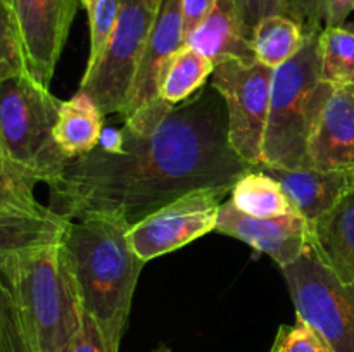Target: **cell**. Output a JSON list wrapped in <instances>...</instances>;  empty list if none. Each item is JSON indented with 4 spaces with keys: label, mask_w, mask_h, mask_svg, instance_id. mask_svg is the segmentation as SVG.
<instances>
[{
    "label": "cell",
    "mask_w": 354,
    "mask_h": 352,
    "mask_svg": "<svg viewBox=\"0 0 354 352\" xmlns=\"http://www.w3.org/2000/svg\"><path fill=\"white\" fill-rule=\"evenodd\" d=\"M121 130V154L95 147L48 183L54 213L69 221L116 214L131 226L192 190L234 186L254 168L232 148L227 107L213 85L173 107L152 133Z\"/></svg>",
    "instance_id": "6da1fadb"
},
{
    "label": "cell",
    "mask_w": 354,
    "mask_h": 352,
    "mask_svg": "<svg viewBox=\"0 0 354 352\" xmlns=\"http://www.w3.org/2000/svg\"><path fill=\"white\" fill-rule=\"evenodd\" d=\"M128 230L116 214H88L71 221L62 238L83 313L97 324L107 352H120L145 264L131 248Z\"/></svg>",
    "instance_id": "7a4b0ae2"
},
{
    "label": "cell",
    "mask_w": 354,
    "mask_h": 352,
    "mask_svg": "<svg viewBox=\"0 0 354 352\" xmlns=\"http://www.w3.org/2000/svg\"><path fill=\"white\" fill-rule=\"evenodd\" d=\"M12 285L38 352H73L83 326V306L62 242L0 261Z\"/></svg>",
    "instance_id": "3957f363"
},
{
    "label": "cell",
    "mask_w": 354,
    "mask_h": 352,
    "mask_svg": "<svg viewBox=\"0 0 354 352\" xmlns=\"http://www.w3.org/2000/svg\"><path fill=\"white\" fill-rule=\"evenodd\" d=\"M301 50L273 71L261 164L306 169L308 145L335 86L320 76L318 28H306Z\"/></svg>",
    "instance_id": "277c9868"
},
{
    "label": "cell",
    "mask_w": 354,
    "mask_h": 352,
    "mask_svg": "<svg viewBox=\"0 0 354 352\" xmlns=\"http://www.w3.org/2000/svg\"><path fill=\"white\" fill-rule=\"evenodd\" d=\"M61 104L28 72L0 85V145L47 185L71 161L54 140Z\"/></svg>",
    "instance_id": "5b68a950"
},
{
    "label": "cell",
    "mask_w": 354,
    "mask_h": 352,
    "mask_svg": "<svg viewBox=\"0 0 354 352\" xmlns=\"http://www.w3.org/2000/svg\"><path fill=\"white\" fill-rule=\"evenodd\" d=\"M296 320L317 328L335 352H354V282L339 278L310 245L292 264L280 268Z\"/></svg>",
    "instance_id": "8992f818"
},
{
    "label": "cell",
    "mask_w": 354,
    "mask_h": 352,
    "mask_svg": "<svg viewBox=\"0 0 354 352\" xmlns=\"http://www.w3.org/2000/svg\"><path fill=\"white\" fill-rule=\"evenodd\" d=\"M159 6L152 0H121L116 24L95 62L86 66L80 90L104 114H120L130 93Z\"/></svg>",
    "instance_id": "52a82bcc"
},
{
    "label": "cell",
    "mask_w": 354,
    "mask_h": 352,
    "mask_svg": "<svg viewBox=\"0 0 354 352\" xmlns=\"http://www.w3.org/2000/svg\"><path fill=\"white\" fill-rule=\"evenodd\" d=\"M273 69L256 59H223L214 64L211 85L227 107L232 148L252 166L261 164Z\"/></svg>",
    "instance_id": "ba28073f"
},
{
    "label": "cell",
    "mask_w": 354,
    "mask_h": 352,
    "mask_svg": "<svg viewBox=\"0 0 354 352\" xmlns=\"http://www.w3.org/2000/svg\"><path fill=\"white\" fill-rule=\"evenodd\" d=\"M232 186L199 188L171 200L128 230V242L144 262L185 247L216 228Z\"/></svg>",
    "instance_id": "9c48e42d"
},
{
    "label": "cell",
    "mask_w": 354,
    "mask_h": 352,
    "mask_svg": "<svg viewBox=\"0 0 354 352\" xmlns=\"http://www.w3.org/2000/svg\"><path fill=\"white\" fill-rule=\"evenodd\" d=\"M78 3L80 0H10L28 72L47 88L68 41Z\"/></svg>",
    "instance_id": "30bf717a"
},
{
    "label": "cell",
    "mask_w": 354,
    "mask_h": 352,
    "mask_svg": "<svg viewBox=\"0 0 354 352\" xmlns=\"http://www.w3.org/2000/svg\"><path fill=\"white\" fill-rule=\"evenodd\" d=\"M216 233L237 238L254 251L270 255L277 264H292L311 245V228L299 214L252 217L225 200L218 214Z\"/></svg>",
    "instance_id": "8fae6325"
},
{
    "label": "cell",
    "mask_w": 354,
    "mask_h": 352,
    "mask_svg": "<svg viewBox=\"0 0 354 352\" xmlns=\"http://www.w3.org/2000/svg\"><path fill=\"white\" fill-rule=\"evenodd\" d=\"M185 45V24H183V0H162L158 16L152 24L147 45L144 48L130 93L127 97L120 116L128 119L142 107L159 100V79L178 48Z\"/></svg>",
    "instance_id": "7c38bea8"
},
{
    "label": "cell",
    "mask_w": 354,
    "mask_h": 352,
    "mask_svg": "<svg viewBox=\"0 0 354 352\" xmlns=\"http://www.w3.org/2000/svg\"><path fill=\"white\" fill-rule=\"evenodd\" d=\"M306 169L354 171V83L335 86L308 145Z\"/></svg>",
    "instance_id": "4fadbf2b"
},
{
    "label": "cell",
    "mask_w": 354,
    "mask_h": 352,
    "mask_svg": "<svg viewBox=\"0 0 354 352\" xmlns=\"http://www.w3.org/2000/svg\"><path fill=\"white\" fill-rule=\"evenodd\" d=\"M259 168L280 183L296 213L310 228L327 216L354 185V171L282 169L265 164Z\"/></svg>",
    "instance_id": "5bb4252c"
},
{
    "label": "cell",
    "mask_w": 354,
    "mask_h": 352,
    "mask_svg": "<svg viewBox=\"0 0 354 352\" xmlns=\"http://www.w3.org/2000/svg\"><path fill=\"white\" fill-rule=\"evenodd\" d=\"M185 45L206 55L213 64L223 59H256L234 0H216L206 17L187 35Z\"/></svg>",
    "instance_id": "9a60e30c"
},
{
    "label": "cell",
    "mask_w": 354,
    "mask_h": 352,
    "mask_svg": "<svg viewBox=\"0 0 354 352\" xmlns=\"http://www.w3.org/2000/svg\"><path fill=\"white\" fill-rule=\"evenodd\" d=\"M311 247L344 282H354V185L311 228Z\"/></svg>",
    "instance_id": "2e32d148"
},
{
    "label": "cell",
    "mask_w": 354,
    "mask_h": 352,
    "mask_svg": "<svg viewBox=\"0 0 354 352\" xmlns=\"http://www.w3.org/2000/svg\"><path fill=\"white\" fill-rule=\"evenodd\" d=\"M71 221L47 207L41 213L0 211V261L31 248L57 244Z\"/></svg>",
    "instance_id": "e0dca14e"
},
{
    "label": "cell",
    "mask_w": 354,
    "mask_h": 352,
    "mask_svg": "<svg viewBox=\"0 0 354 352\" xmlns=\"http://www.w3.org/2000/svg\"><path fill=\"white\" fill-rule=\"evenodd\" d=\"M104 116L95 100L88 93L78 92L61 104L54 140L69 159L88 154L99 144L104 130Z\"/></svg>",
    "instance_id": "ac0fdd59"
},
{
    "label": "cell",
    "mask_w": 354,
    "mask_h": 352,
    "mask_svg": "<svg viewBox=\"0 0 354 352\" xmlns=\"http://www.w3.org/2000/svg\"><path fill=\"white\" fill-rule=\"evenodd\" d=\"M230 200L241 213L252 217H275L297 214L275 178L254 166L234 183Z\"/></svg>",
    "instance_id": "d6986e66"
},
{
    "label": "cell",
    "mask_w": 354,
    "mask_h": 352,
    "mask_svg": "<svg viewBox=\"0 0 354 352\" xmlns=\"http://www.w3.org/2000/svg\"><path fill=\"white\" fill-rule=\"evenodd\" d=\"M213 71V61L183 45L165 64L159 79V97L171 106H178L204 88Z\"/></svg>",
    "instance_id": "ffe728a7"
},
{
    "label": "cell",
    "mask_w": 354,
    "mask_h": 352,
    "mask_svg": "<svg viewBox=\"0 0 354 352\" xmlns=\"http://www.w3.org/2000/svg\"><path fill=\"white\" fill-rule=\"evenodd\" d=\"M306 37V26L299 21L289 16H268L254 28L252 52L256 61L275 71L301 50Z\"/></svg>",
    "instance_id": "44dd1931"
},
{
    "label": "cell",
    "mask_w": 354,
    "mask_h": 352,
    "mask_svg": "<svg viewBox=\"0 0 354 352\" xmlns=\"http://www.w3.org/2000/svg\"><path fill=\"white\" fill-rule=\"evenodd\" d=\"M318 47L322 79L332 86L354 83V31L344 24L324 28Z\"/></svg>",
    "instance_id": "7402d4cb"
},
{
    "label": "cell",
    "mask_w": 354,
    "mask_h": 352,
    "mask_svg": "<svg viewBox=\"0 0 354 352\" xmlns=\"http://www.w3.org/2000/svg\"><path fill=\"white\" fill-rule=\"evenodd\" d=\"M41 179L28 168L14 161L0 145V211L41 213V206L35 197V186Z\"/></svg>",
    "instance_id": "603a6c76"
},
{
    "label": "cell",
    "mask_w": 354,
    "mask_h": 352,
    "mask_svg": "<svg viewBox=\"0 0 354 352\" xmlns=\"http://www.w3.org/2000/svg\"><path fill=\"white\" fill-rule=\"evenodd\" d=\"M24 72L28 68L16 14L9 2L0 0V85Z\"/></svg>",
    "instance_id": "cb8c5ba5"
},
{
    "label": "cell",
    "mask_w": 354,
    "mask_h": 352,
    "mask_svg": "<svg viewBox=\"0 0 354 352\" xmlns=\"http://www.w3.org/2000/svg\"><path fill=\"white\" fill-rule=\"evenodd\" d=\"M88 16L90 54L86 66L93 64L106 47L116 24L121 9V0H80Z\"/></svg>",
    "instance_id": "d4e9b609"
},
{
    "label": "cell",
    "mask_w": 354,
    "mask_h": 352,
    "mask_svg": "<svg viewBox=\"0 0 354 352\" xmlns=\"http://www.w3.org/2000/svg\"><path fill=\"white\" fill-rule=\"evenodd\" d=\"M234 3L251 40L259 21L268 16H289L304 26L301 0H234Z\"/></svg>",
    "instance_id": "484cf974"
},
{
    "label": "cell",
    "mask_w": 354,
    "mask_h": 352,
    "mask_svg": "<svg viewBox=\"0 0 354 352\" xmlns=\"http://www.w3.org/2000/svg\"><path fill=\"white\" fill-rule=\"evenodd\" d=\"M272 352H335L324 335L303 320L279 328Z\"/></svg>",
    "instance_id": "4316f807"
},
{
    "label": "cell",
    "mask_w": 354,
    "mask_h": 352,
    "mask_svg": "<svg viewBox=\"0 0 354 352\" xmlns=\"http://www.w3.org/2000/svg\"><path fill=\"white\" fill-rule=\"evenodd\" d=\"M354 10V0H301L304 26L324 28L342 26Z\"/></svg>",
    "instance_id": "83f0119b"
},
{
    "label": "cell",
    "mask_w": 354,
    "mask_h": 352,
    "mask_svg": "<svg viewBox=\"0 0 354 352\" xmlns=\"http://www.w3.org/2000/svg\"><path fill=\"white\" fill-rule=\"evenodd\" d=\"M73 352H107L102 337L99 333V328H97V324L86 314L83 316L82 331H80L78 340H76L75 351Z\"/></svg>",
    "instance_id": "f1b7e54d"
},
{
    "label": "cell",
    "mask_w": 354,
    "mask_h": 352,
    "mask_svg": "<svg viewBox=\"0 0 354 352\" xmlns=\"http://www.w3.org/2000/svg\"><path fill=\"white\" fill-rule=\"evenodd\" d=\"M216 0H183V24H185V38L192 33L194 28L206 17Z\"/></svg>",
    "instance_id": "f546056e"
},
{
    "label": "cell",
    "mask_w": 354,
    "mask_h": 352,
    "mask_svg": "<svg viewBox=\"0 0 354 352\" xmlns=\"http://www.w3.org/2000/svg\"><path fill=\"white\" fill-rule=\"evenodd\" d=\"M124 145V135L123 130H116V128H104L102 135L99 138L97 148L107 152V154H121Z\"/></svg>",
    "instance_id": "4dcf8cb0"
},
{
    "label": "cell",
    "mask_w": 354,
    "mask_h": 352,
    "mask_svg": "<svg viewBox=\"0 0 354 352\" xmlns=\"http://www.w3.org/2000/svg\"><path fill=\"white\" fill-rule=\"evenodd\" d=\"M152 352H173V351L168 347V345H162L161 344V345H158V347H156Z\"/></svg>",
    "instance_id": "1f68e13d"
},
{
    "label": "cell",
    "mask_w": 354,
    "mask_h": 352,
    "mask_svg": "<svg viewBox=\"0 0 354 352\" xmlns=\"http://www.w3.org/2000/svg\"><path fill=\"white\" fill-rule=\"evenodd\" d=\"M0 352H3V342H2V330H0Z\"/></svg>",
    "instance_id": "d6a6232c"
},
{
    "label": "cell",
    "mask_w": 354,
    "mask_h": 352,
    "mask_svg": "<svg viewBox=\"0 0 354 352\" xmlns=\"http://www.w3.org/2000/svg\"><path fill=\"white\" fill-rule=\"evenodd\" d=\"M152 2H154L156 6H161V2H162V0H152Z\"/></svg>",
    "instance_id": "836d02e7"
},
{
    "label": "cell",
    "mask_w": 354,
    "mask_h": 352,
    "mask_svg": "<svg viewBox=\"0 0 354 352\" xmlns=\"http://www.w3.org/2000/svg\"><path fill=\"white\" fill-rule=\"evenodd\" d=\"M6 2H9V3H10V0H6Z\"/></svg>",
    "instance_id": "e575fe53"
}]
</instances>
